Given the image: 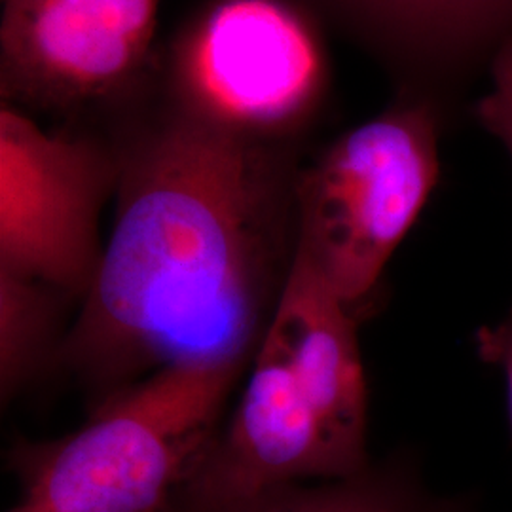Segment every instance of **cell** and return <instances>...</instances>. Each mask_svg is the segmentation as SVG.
<instances>
[{
	"label": "cell",
	"instance_id": "1",
	"mask_svg": "<svg viewBox=\"0 0 512 512\" xmlns=\"http://www.w3.org/2000/svg\"><path fill=\"white\" fill-rule=\"evenodd\" d=\"M296 177L209 120L122 152L116 222L54 366L99 397L165 366H251L293 270Z\"/></svg>",
	"mask_w": 512,
	"mask_h": 512
},
{
	"label": "cell",
	"instance_id": "2",
	"mask_svg": "<svg viewBox=\"0 0 512 512\" xmlns=\"http://www.w3.org/2000/svg\"><path fill=\"white\" fill-rule=\"evenodd\" d=\"M359 323L294 256L238 406L173 501L209 505L365 471L372 459Z\"/></svg>",
	"mask_w": 512,
	"mask_h": 512
},
{
	"label": "cell",
	"instance_id": "3",
	"mask_svg": "<svg viewBox=\"0 0 512 512\" xmlns=\"http://www.w3.org/2000/svg\"><path fill=\"white\" fill-rule=\"evenodd\" d=\"M243 366H165L97 401L54 440H19L6 512H165L219 435Z\"/></svg>",
	"mask_w": 512,
	"mask_h": 512
},
{
	"label": "cell",
	"instance_id": "4",
	"mask_svg": "<svg viewBox=\"0 0 512 512\" xmlns=\"http://www.w3.org/2000/svg\"><path fill=\"white\" fill-rule=\"evenodd\" d=\"M439 137L433 103H404L298 171L296 256L359 315L439 183Z\"/></svg>",
	"mask_w": 512,
	"mask_h": 512
},
{
	"label": "cell",
	"instance_id": "5",
	"mask_svg": "<svg viewBox=\"0 0 512 512\" xmlns=\"http://www.w3.org/2000/svg\"><path fill=\"white\" fill-rule=\"evenodd\" d=\"M120 173V152L84 137L48 135L2 105L0 270L84 302L105 251L101 207Z\"/></svg>",
	"mask_w": 512,
	"mask_h": 512
},
{
	"label": "cell",
	"instance_id": "6",
	"mask_svg": "<svg viewBox=\"0 0 512 512\" xmlns=\"http://www.w3.org/2000/svg\"><path fill=\"white\" fill-rule=\"evenodd\" d=\"M188 73L209 122L253 137L300 118L321 82L310 31L275 0H226L194 38Z\"/></svg>",
	"mask_w": 512,
	"mask_h": 512
},
{
	"label": "cell",
	"instance_id": "7",
	"mask_svg": "<svg viewBox=\"0 0 512 512\" xmlns=\"http://www.w3.org/2000/svg\"><path fill=\"white\" fill-rule=\"evenodd\" d=\"M2 73L21 95L67 103L137 69L160 0H2Z\"/></svg>",
	"mask_w": 512,
	"mask_h": 512
},
{
	"label": "cell",
	"instance_id": "8",
	"mask_svg": "<svg viewBox=\"0 0 512 512\" xmlns=\"http://www.w3.org/2000/svg\"><path fill=\"white\" fill-rule=\"evenodd\" d=\"M370 35L463 88L512 38V0H338Z\"/></svg>",
	"mask_w": 512,
	"mask_h": 512
},
{
	"label": "cell",
	"instance_id": "9",
	"mask_svg": "<svg viewBox=\"0 0 512 512\" xmlns=\"http://www.w3.org/2000/svg\"><path fill=\"white\" fill-rule=\"evenodd\" d=\"M165 512H478L463 494L437 492L421 461L399 450L340 480L287 484L209 505L173 501Z\"/></svg>",
	"mask_w": 512,
	"mask_h": 512
},
{
	"label": "cell",
	"instance_id": "10",
	"mask_svg": "<svg viewBox=\"0 0 512 512\" xmlns=\"http://www.w3.org/2000/svg\"><path fill=\"white\" fill-rule=\"evenodd\" d=\"M71 302L52 287L0 270V397L8 406L55 365L61 308Z\"/></svg>",
	"mask_w": 512,
	"mask_h": 512
},
{
	"label": "cell",
	"instance_id": "11",
	"mask_svg": "<svg viewBox=\"0 0 512 512\" xmlns=\"http://www.w3.org/2000/svg\"><path fill=\"white\" fill-rule=\"evenodd\" d=\"M488 71L492 90L476 101L473 116L501 141L512 160V38L497 50Z\"/></svg>",
	"mask_w": 512,
	"mask_h": 512
},
{
	"label": "cell",
	"instance_id": "12",
	"mask_svg": "<svg viewBox=\"0 0 512 512\" xmlns=\"http://www.w3.org/2000/svg\"><path fill=\"white\" fill-rule=\"evenodd\" d=\"M475 349L482 363L497 366L503 372L512 423V310L497 325L482 327L476 332Z\"/></svg>",
	"mask_w": 512,
	"mask_h": 512
}]
</instances>
